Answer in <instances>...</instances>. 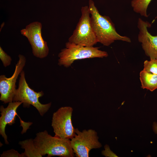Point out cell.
I'll return each instance as SVG.
<instances>
[{
	"mask_svg": "<svg viewBox=\"0 0 157 157\" xmlns=\"http://www.w3.org/2000/svg\"><path fill=\"white\" fill-rule=\"evenodd\" d=\"M89 10L92 27L98 42L108 46L116 40L131 42L130 38L116 31L114 24L108 16L101 15L92 0H89Z\"/></svg>",
	"mask_w": 157,
	"mask_h": 157,
	"instance_id": "1",
	"label": "cell"
},
{
	"mask_svg": "<svg viewBox=\"0 0 157 157\" xmlns=\"http://www.w3.org/2000/svg\"><path fill=\"white\" fill-rule=\"evenodd\" d=\"M33 141L36 148L42 156L45 155H47L48 157L75 156L70 139L52 136L46 130L37 133Z\"/></svg>",
	"mask_w": 157,
	"mask_h": 157,
	"instance_id": "2",
	"label": "cell"
},
{
	"mask_svg": "<svg viewBox=\"0 0 157 157\" xmlns=\"http://www.w3.org/2000/svg\"><path fill=\"white\" fill-rule=\"evenodd\" d=\"M99 47L84 46L67 42L65 48L62 49L58 54V64L65 67H70L76 60L95 58H103L108 56V53Z\"/></svg>",
	"mask_w": 157,
	"mask_h": 157,
	"instance_id": "3",
	"label": "cell"
},
{
	"mask_svg": "<svg viewBox=\"0 0 157 157\" xmlns=\"http://www.w3.org/2000/svg\"><path fill=\"white\" fill-rule=\"evenodd\" d=\"M19 75L18 88L15 91L13 101L21 102L24 107L32 105L37 109L41 116H43L50 108L51 102L46 104L41 103L39 99L44 95L43 92L42 91L36 92L29 86L24 71H22Z\"/></svg>",
	"mask_w": 157,
	"mask_h": 157,
	"instance_id": "4",
	"label": "cell"
},
{
	"mask_svg": "<svg viewBox=\"0 0 157 157\" xmlns=\"http://www.w3.org/2000/svg\"><path fill=\"white\" fill-rule=\"evenodd\" d=\"M81 15L68 42L84 46L92 47L98 42L92 27L88 6H82Z\"/></svg>",
	"mask_w": 157,
	"mask_h": 157,
	"instance_id": "5",
	"label": "cell"
},
{
	"mask_svg": "<svg viewBox=\"0 0 157 157\" xmlns=\"http://www.w3.org/2000/svg\"><path fill=\"white\" fill-rule=\"evenodd\" d=\"M75 133L74 136L71 139L70 145L76 157H88L91 149L102 147L95 130L85 129L80 131L76 128Z\"/></svg>",
	"mask_w": 157,
	"mask_h": 157,
	"instance_id": "6",
	"label": "cell"
},
{
	"mask_svg": "<svg viewBox=\"0 0 157 157\" xmlns=\"http://www.w3.org/2000/svg\"><path fill=\"white\" fill-rule=\"evenodd\" d=\"M73 111L70 106L62 107L53 113L51 126L54 136L63 139H72L76 134V129L72 122Z\"/></svg>",
	"mask_w": 157,
	"mask_h": 157,
	"instance_id": "7",
	"label": "cell"
},
{
	"mask_svg": "<svg viewBox=\"0 0 157 157\" xmlns=\"http://www.w3.org/2000/svg\"><path fill=\"white\" fill-rule=\"evenodd\" d=\"M42 27L41 23L35 21L20 30L21 34L28 39L31 44L33 55L40 58L46 57L49 53L47 43L42 37Z\"/></svg>",
	"mask_w": 157,
	"mask_h": 157,
	"instance_id": "8",
	"label": "cell"
},
{
	"mask_svg": "<svg viewBox=\"0 0 157 157\" xmlns=\"http://www.w3.org/2000/svg\"><path fill=\"white\" fill-rule=\"evenodd\" d=\"M19 60L15 66L14 73L11 76L7 78L5 75L0 76V100L4 104L13 101L16 89L17 80L23 70L26 63L25 57L23 55H18Z\"/></svg>",
	"mask_w": 157,
	"mask_h": 157,
	"instance_id": "9",
	"label": "cell"
},
{
	"mask_svg": "<svg viewBox=\"0 0 157 157\" xmlns=\"http://www.w3.org/2000/svg\"><path fill=\"white\" fill-rule=\"evenodd\" d=\"M137 26L139 30L138 40L146 55L150 60L157 59V35H151L147 29L151 27V24L139 18Z\"/></svg>",
	"mask_w": 157,
	"mask_h": 157,
	"instance_id": "10",
	"label": "cell"
},
{
	"mask_svg": "<svg viewBox=\"0 0 157 157\" xmlns=\"http://www.w3.org/2000/svg\"><path fill=\"white\" fill-rule=\"evenodd\" d=\"M22 103L20 101H12L9 103L6 108L3 105L0 106V134L4 138L6 144H9L5 131L6 126L7 124L11 126L15 123L16 116H18L17 110Z\"/></svg>",
	"mask_w": 157,
	"mask_h": 157,
	"instance_id": "11",
	"label": "cell"
},
{
	"mask_svg": "<svg viewBox=\"0 0 157 157\" xmlns=\"http://www.w3.org/2000/svg\"><path fill=\"white\" fill-rule=\"evenodd\" d=\"M140 78L141 88L153 91L157 89V75L154 74L144 70L140 74Z\"/></svg>",
	"mask_w": 157,
	"mask_h": 157,
	"instance_id": "12",
	"label": "cell"
},
{
	"mask_svg": "<svg viewBox=\"0 0 157 157\" xmlns=\"http://www.w3.org/2000/svg\"><path fill=\"white\" fill-rule=\"evenodd\" d=\"M19 144L24 151L22 153L24 157H42L40 154L35 147L33 139H30L20 141Z\"/></svg>",
	"mask_w": 157,
	"mask_h": 157,
	"instance_id": "13",
	"label": "cell"
},
{
	"mask_svg": "<svg viewBox=\"0 0 157 157\" xmlns=\"http://www.w3.org/2000/svg\"><path fill=\"white\" fill-rule=\"evenodd\" d=\"M152 0H132L131 5L133 11L142 16L147 17L148 7Z\"/></svg>",
	"mask_w": 157,
	"mask_h": 157,
	"instance_id": "14",
	"label": "cell"
},
{
	"mask_svg": "<svg viewBox=\"0 0 157 157\" xmlns=\"http://www.w3.org/2000/svg\"><path fill=\"white\" fill-rule=\"evenodd\" d=\"M144 70L157 75V59L146 60L144 63Z\"/></svg>",
	"mask_w": 157,
	"mask_h": 157,
	"instance_id": "15",
	"label": "cell"
},
{
	"mask_svg": "<svg viewBox=\"0 0 157 157\" xmlns=\"http://www.w3.org/2000/svg\"><path fill=\"white\" fill-rule=\"evenodd\" d=\"M0 59L1 61L3 66L6 67L10 65L12 60L10 56L8 55L0 47Z\"/></svg>",
	"mask_w": 157,
	"mask_h": 157,
	"instance_id": "16",
	"label": "cell"
},
{
	"mask_svg": "<svg viewBox=\"0 0 157 157\" xmlns=\"http://www.w3.org/2000/svg\"><path fill=\"white\" fill-rule=\"evenodd\" d=\"M0 156L1 157H24L22 153L20 154L13 149L3 151Z\"/></svg>",
	"mask_w": 157,
	"mask_h": 157,
	"instance_id": "17",
	"label": "cell"
},
{
	"mask_svg": "<svg viewBox=\"0 0 157 157\" xmlns=\"http://www.w3.org/2000/svg\"><path fill=\"white\" fill-rule=\"evenodd\" d=\"M104 150L101 151V154L106 157H117V155L112 151L107 144H106L104 146Z\"/></svg>",
	"mask_w": 157,
	"mask_h": 157,
	"instance_id": "18",
	"label": "cell"
},
{
	"mask_svg": "<svg viewBox=\"0 0 157 157\" xmlns=\"http://www.w3.org/2000/svg\"><path fill=\"white\" fill-rule=\"evenodd\" d=\"M152 129L154 132L157 134V122H154L153 123Z\"/></svg>",
	"mask_w": 157,
	"mask_h": 157,
	"instance_id": "19",
	"label": "cell"
}]
</instances>
